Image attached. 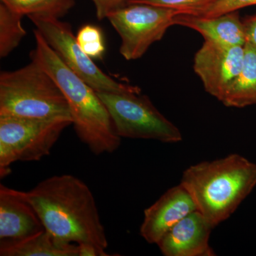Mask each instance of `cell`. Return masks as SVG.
Returning <instances> with one entry per match:
<instances>
[{
	"mask_svg": "<svg viewBox=\"0 0 256 256\" xmlns=\"http://www.w3.org/2000/svg\"><path fill=\"white\" fill-rule=\"evenodd\" d=\"M28 18L60 60L96 92H127L140 89L120 82L102 72L79 46L68 23L45 15H30Z\"/></svg>",
	"mask_w": 256,
	"mask_h": 256,
	"instance_id": "8",
	"label": "cell"
},
{
	"mask_svg": "<svg viewBox=\"0 0 256 256\" xmlns=\"http://www.w3.org/2000/svg\"><path fill=\"white\" fill-rule=\"evenodd\" d=\"M1 256H79V246L56 238L46 229L22 242L0 246Z\"/></svg>",
	"mask_w": 256,
	"mask_h": 256,
	"instance_id": "14",
	"label": "cell"
},
{
	"mask_svg": "<svg viewBox=\"0 0 256 256\" xmlns=\"http://www.w3.org/2000/svg\"><path fill=\"white\" fill-rule=\"evenodd\" d=\"M244 46L204 41L195 54L194 70L205 90L222 101L242 68Z\"/></svg>",
	"mask_w": 256,
	"mask_h": 256,
	"instance_id": "9",
	"label": "cell"
},
{
	"mask_svg": "<svg viewBox=\"0 0 256 256\" xmlns=\"http://www.w3.org/2000/svg\"><path fill=\"white\" fill-rule=\"evenodd\" d=\"M214 228L198 210L170 229L156 244L165 256H214L210 244Z\"/></svg>",
	"mask_w": 256,
	"mask_h": 256,
	"instance_id": "12",
	"label": "cell"
},
{
	"mask_svg": "<svg viewBox=\"0 0 256 256\" xmlns=\"http://www.w3.org/2000/svg\"><path fill=\"white\" fill-rule=\"evenodd\" d=\"M217 0H126V4H148L178 10L182 14H194Z\"/></svg>",
	"mask_w": 256,
	"mask_h": 256,
	"instance_id": "19",
	"label": "cell"
},
{
	"mask_svg": "<svg viewBox=\"0 0 256 256\" xmlns=\"http://www.w3.org/2000/svg\"><path fill=\"white\" fill-rule=\"evenodd\" d=\"M256 5V0H217L213 4L204 8L195 13L194 16H218V15L238 11L242 8ZM191 15V14H190Z\"/></svg>",
	"mask_w": 256,
	"mask_h": 256,
	"instance_id": "20",
	"label": "cell"
},
{
	"mask_svg": "<svg viewBox=\"0 0 256 256\" xmlns=\"http://www.w3.org/2000/svg\"><path fill=\"white\" fill-rule=\"evenodd\" d=\"M70 118H33L0 116V176H8L16 162H36L50 154Z\"/></svg>",
	"mask_w": 256,
	"mask_h": 256,
	"instance_id": "5",
	"label": "cell"
},
{
	"mask_svg": "<svg viewBox=\"0 0 256 256\" xmlns=\"http://www.w3.org/2000/svg\"><path fill=\"white\" fill-rule=\"evenodd\" d=\"M242 22L246 41V44L256 47V14L246 18Z\"/></svg>",
	"mask_w": 256,
	"mask_h": 256,
	"instance_id": "22",
	"label": "cell"
},
{
	"mask_svg": "<svg viewBox=\"0 0 256 256\" xmlns=\"http://www.w3.org/2000/svg\"><path fill=\"white\" fill-rule=\"evenodd\" d=\"M193 198L182 184L170 188L144 212L140 233L148 244H156L170 229L197 210Z\"/></svg>",
	"mask_w": 256,
	"mask_h": 256,
	"instance_id": "11",
	"label": "cell"
},
{
	"mask_svg": "<svg viewBox=\"0 0 256 256\" xmlns=\"http://www.w3.org/2000/svg\"><path fill=\"white\" fill-rule=\"evenodd\" d=\"M180 183L198 212L216 227L228 220L256 188V164L240 154H229L192 165Z\"/></svg>",
	"mask_w": 256,
	"mask_h": 256,
	"instance_id": "3",
	"label": "cell"
},
{
	"mask_svg": "<svg viewBox=\"0 0 256 256\" xmlns=\"http://www.w3.org/2000/svg\"><path fill=\"white\" fill-rule=\"evenodd\" d=\"M0 116L72 118L68 102L58 84L33 60L23 68L1 72Z\"/></svg>",
	"mask_w": 256,
	"mask_h": 256,
	"instance_id": "4",
	"label": "cell"
},
{
	"mask_svg": "<svg viewBox=\"0 0 256 256\" xmlns=\"http://www.w3.org/2000/svg\"><path fill=\"white\" fill-rule=\"evenodd\" d=\"M230 108L256 105V47L246 44L242 68L220 101Z\"/></svg>",
	"mask_w": 256,
	"mask_h": 256,
	"instance_id": "15",
	"label": "cell"
},
{
	"mask_svg": "<svg viewBox=\"0 0 256 256\" xmlns=\"http://www.w3.org/2000/svg\"><path fill=\"white\" fill-rule=\"evenodd\" d=\"M15 12L24 15H45L60 18L75 4V0H1Z\"/></svg>",
	"mask_w": 256,
	"mask_h": 256,
	"instance_id": "17",
	"label": "cell"
},
{
	"mask_svg": "<svg viewBox=\"0 0 256 256\" xmlns=\"http://www.w3.org/2000/svg\"><path fill=\"white\" fill-rule=\"evenodd\" d=\"M28 202L45 229L62 242L90 245L107 256L108 246L95 198L88 186L72 174L56 175L28 192Z\"/></svg>",
	"mask_w": 256,
	"mask_h": 256,
	"instance_id": "1",
	"label": "cell"
},
{
	"mask_svg": "<svg viewBox=\"0 0 256 256\" xmlns=\"http://www.w3.org/2000/svg\"><path fill=\"white\" fill-rule=\"evenodd\" d=\"M174 24L198 32L204 41L233 46H244L246 43L238 11L210 18L180 14L175 16Z\"/></svg>",
	"mask_w": 256,
	"mask_h": 256,
	"instance_id": "13",
	"label": "cell"
},
{
	"mask_svg": "<svg viewBox=\"0 0 256 256\" xmlns=\"http://www.w3.org/2000/svg\"><path fill=\"white\" fill-rule=\"evenodd\" d=\"M44 230L24 192L0 185V246L22 242Z\"/></svg>",
	"mask_w": 256,
	"mask_h": 256,
	"instance_id": "10",
	"label": "cell"
},
{
	"mask_svg": "<svg viewBox=\"0 0 256 256\" xmlns=\"http://www.w3.org/2000/svg\"><path fill=\"white\" fill-rule=\"evenodd\" d=\"M178 10L148 4H126L107 16L121 40L120 53L127 60H139L150 47L159 42Z\"/></svg>",
	"mask_w": 256,
	"mask_h": 256,
	"instance_id": "7",
	"label": "cell"
},
{
	"mask_svg": "<svg viewBox=\"0 0 256 256\" xmlns=\"http://www.w3.org/2000/svg\"><path fill=\"white\" fill-rule=\"evenodd\" d=\"M96 8L98 20L107 18L114 10L126 4V0H92Z\"/></svg>",
	"mask_w": 256,
	"mask_h": 256,
	"instance_id": "21",
	"label": "cell"
},
{
	"mask_svg": "<svg viewBox=\"0 0 256 256\" xmlns=\"http://www.w3.org/2000/svg\"><path fill=\"white\" fill-rule=\"evenodd\" d=\"M24 16L0 4V57L5 58L18 46L26 32L23 28Z\"/></svg>",
	"mask_w": 256,
	"mask_h": 256,
	"instance_id": "16",
	"label": "cell"
},
{
	"mask_svg": "<svg viewBox=\"0 0 256 256\" xmlns=\"http://www.w3.org/2000/svg\"><path fill=\"white\" fill-rule=\"evenodd\" d=\"M76 37L79 46L89 57L102 58L106 47L100 28L94 25H85L80 28Z\"/></svg>",
	"mask_w": 256,
	"mask_h": 256,
	"instance_id": "18",
	"label": "cell"
},
{
	"mask_svg": "<svg viewBox=\"0 0 256 256\" xmlns=\"http://www.w3.org/2000/svg\"><path fill=\"white\" fill-rule=\"evenodd\" d=\"M107 108L119 137L153 140L164 143L182 140L181 131L165 118L140 89L127 92H97Z\"/></svg>",
	"mask_w": 256,
	"mask_h": 256,
	"instance_id": "6",
	"label": "cell"
},
{
	"mask_svg": "<svg viewBox=\"0 0 256 256\" xmlns=\"http://www.w3.org/2000/svg\"><path fill=\"white\" fill-rule=\"evenodd\" d=\"M34 34L36 48L30 54L31 58L48 72L63 92L79 139L96 156L117 150L121 138L97 92L60 60L38 30H34Z\"/></svg>",
	"mask_w": 256,
	"mask_h": 256,
	"instance_id": "2",
	"label": "cell"
}]
</instances>
